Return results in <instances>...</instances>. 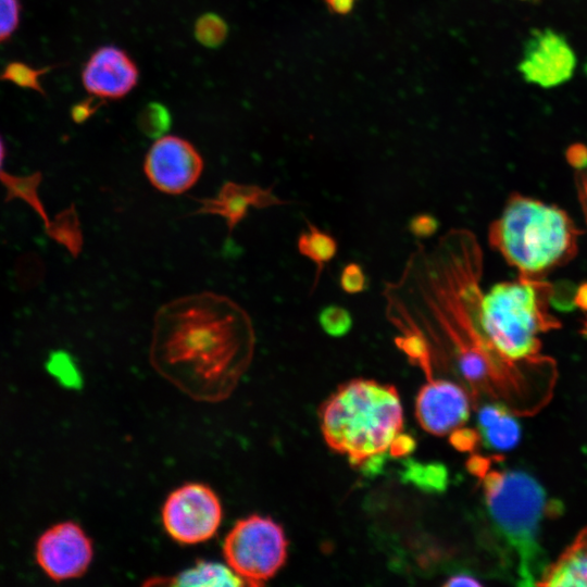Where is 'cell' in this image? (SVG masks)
Instances as JSON below:
<instances>
[{
    "label": "cell",
    "instance_id": "obj_8",
    "mask_svg": "<svg viewBox=\"0 0 587 587\" xmlns=\"http://www.w3.org/2000/svg\"><path fill=\"white\" fill-rule=\"evenodd\" d=\"M576 65V53L564 35L534 28L524 41L517 71L527 84L549 89L571 80Z\"/></svg>",
    "mask_w": 587,
    "mask_h": 587
},
{
    "label": "cell",
    "instance_id": "obj_27",
    "mask_svg": "<svg viewBox=\"0 0 587 587\" xmlns=\"http://www.w3.org/2000/svg\"><path fill=\"white\" fill-rule=\"evenodd\" d=\"M574 182L582 214L587 226V165L575 170Z\"/></svg>",
    "mask_w": 587,
    "mask_h": 587
},
{
    "label": "cell",
    "instance_id": "obj_31",
    "mask_svg": "<svg viewBox=\"0 0 587 587\" xmlns=\"http://www.w3.org/2000/svg\"><path fill=\"white\" fill-rule=\"evenodd\" d=\"M358 0H323L326 9L335 15H348L352 12Z\"/></svg>",
    "mask_w": 587,
    "mask_h": 587
},
{
    "label": "cell",
    "instance_id": "obj_24",
    "mask_svg": "<svg viewBox=\"0 0 587 587\" xmlns=\"http://www.w3.org/2000/svg\"><path fill=\"white\" fill-rule=\"evenodd\" d=\"M339 283L345 292L354 295L366 288L367 279L361 265L349 263L344 267Z\"/></svg>",
    "mask_w": 587,
    "mask_h": 587
},
{
    "label": "cell",
    "instance_id": "obj_36",
    "mask_svg": "<svg viewBox=\"0 0 587 587\" xmlns=\"http://www.w3.org/2000/svg\"><path fill=\"white\" fill-rule=\"evenodd\" d=\"M521 1H536V0H521Z\"/></svg>",
    "mask_w": 587,
    "mask_h": 587
},
{
    "label": "cell",
    "instance_id": "obj_30",
    "mask_svg": "<svg viewBox=\"0 0 587 587\" xmlns=\"http://www.w3.org/2000/svg\"><path fill=\"white\" fill-rule=\"evenodd\" d=\"M97 108L98 105L93 103L92 99L89 101L78 102L71 111L72 118L76 123H83L95 113Z\"/></svg>",
    "mask_w": 587,
    "mask_h": 587
},
{
    "label": "cell",
    "instance_id": "obj_15",
    "mask_svg": "<svg viewBox=\"0 0 587 587\" xmlns=\"http://www.w3.org/2000/svg\"><path fill=\"white\" fill-rule=\"evenodd\" d=\"M478 434L485 447L505 451L514 448L521 438V426L502 404L489 403L477 415Z\"/></svg>",
    "mask_w": 587,
    "mask_h": 587
},
{
    "label": "cell",
    "instance_id": "obj_11",
    "mask_svg": "<svg viewBox=\"0 0 587 587\" xmlns=\"http://www.w3.org/2000/svg\"><path fill=\"white\" fill-rule=\"evenodd\" d=\"M415 416L427 433L447 435L467 421L470 398L455 383L430 378L416 396Z\"/></svg>",
    "mask_w": 587,
    "mask_h": 587
},
{
    "label": "cell",
    "instance_id": "obj_12",
    "mask_svg": "<svg viewBox=\"0 0 587 587\" xmlns=\"http://www.w3.org/2000/svg\"><path fill=\"white\" fill-rule=\"evenodd\" d=\"M138 78L134 60L123 49L111 45L95 50L82 72L85 89L100 100L125 97L136 87Z\"/></svg>",
    "mask_w": 587,
    "mask_h": 587
},
{
    "label": "cell",
    "instance_id": "obj_17",
    "mask_svg": "<svg viewBox=\"0 0 587 587\" xmlns=\"http://www.w3.org/2000/svg\"><path fill=\"white\" fill-rule=\"evenodd\" d=\"M337 249V241L333 236L310 223L298 239L299 252L316 265V275H320L323 266L336 255Z\"/></svg>",
    "mask_w": 587,
    "mask_h": 587
},
{
    "label": "cell",
    "instance_id": "obj_19",
    "mask_svg": "<svg viewBox=\"0 0 587 587\" xmlns=\"http://www.w3.org/2000/svg\"><path fill=\"white\" fill-rule=\"evenodd\" d=\"M53 66L35 68L20 61L8 63L0 73V80L10 82L21 88L33 89L45 95L41 86V77L52 70Z\"/></svg>",
    "mask_w": 587,
    "mask_h": 587
},
{
    "label": "cell",
    "instance_id": "obj_7",
    "mask_svg": "<svg viewBox=\"0 0 587 587\" xmlns=\"http://www.w3.org/2000/svg\"><path fill=\"white\" fill-rule=\"evenodd\" d=\"M161 514L163 527L174 541L197 545L216 534L223 520V508L211 487L188 483L167 496Z\"/></svg>",
    "mask_w": 587,
    "mask_h": 587
},
{
    "label": "cell",
    "instance_id": "obj_25",
    "mask_svg": "<svg viewBox=\"0 0 587 587\" xmlns=\"http://www.w3.org/2000/svg\"><path fill=\"white\" fill-rule=\"evenodd\" d=\"M438 227V220L428 213L417 214L413 216L409 223L410 232L417 238H428L433 236Z\"/></svg>",
    "mask_w": 587,
    "mask_h": 587
},
{
    "label": "cell",
    "instance_id": "obj_10",
    "mask_svg": "<svg viewBox=\"0 0 587 587\" xmlns=\"http://www.w3.org/2000/svg\"><path fill=\"white\" fill-rule=\"evenodd\" d=\"M143 171L154 188L164 193L179 195L198 182L203 171V159L188 140L164 135L149 148Z\"/></svg>",
    "mask_w": 587,
    "mask_h": 587
},
{
    "label": "cell",
    "instance_id": "obj_16",
    "mask_svg": "<svg viewBox=\"0 0 587 587\" xmlns=\"http://www.w3.org/2000/svg\"><path fill=\"white\" fill-rule=\"evenodd\" d=\"M149 584L204 587L245 585L241 578L227 564L207 560H198L191 567L174 576L150 579Z\"/></svg>",
    "mask_w": 587,
    "mask_h": 587
},
{
    "label": "cell",
    "instance_id": "obj_18",
    "mask_svg": "<svg viewBox=\"0 0 587 587\" xmlns=\"http://www.w3.org/2000/svg\"><path fill=\"white\" fill-rule=\"evenodd\" d=\"M402 479L424 491H444L448 484V471L439 463H421L408 460L402 471Z\"/></svg>",
    "mask_w": 587,
    "mask_h": 587
},
{
    "label": "cell",
    "instance_id": "obj_23",
    "mask_svg": "<svg viewBox=\"0 0 587 587\" xmlns=\"http://www.w3.org/2000/svg\"><path fill=\"white\" fill-rule=\"evenodd\" d=\"M21 11L20 0H0V43L9 40L17 29Z\"/></svg>",
    "mask_w": 587,
    "mask_h": 587
},
{
    "label": "cell",
    "instance_id": "obj_34",
    "mask_svg": "<svg viewBox=\"0 0 587 587\" xmlns=\"http://www.w3.org/2000/svg\"><path fill=\"white\" fill-rule=\"evenodd\" d=\"M4 158H5V145L0 135V175L2 174V166L4 163Z\"/></svg>",
    "mask_w": 587,
    "mask_h": 587
},
{
    "label": "cell",
    "instance_id": "obj_32",
    "mask_svg": "<svg viewBox=\"0 0 587 587\" xmlns=\"http://www.w3.org/2000/svg\"><path fill=\"white\" fill-rule=\"evenodd\" d=\"M445 586H480L482 583L467 573H459L450 576L444 584Z\"/></svg>",
    "mask_w": 587,
    "mask_h": 587
},
{
    "label": "cell",
    "instance_id": "obj_26",
    "mask_svg": "<svg viewBox=\"0 0 587 587\" xmlns=\"http://www.w3.org/2000/svg\"><path fill=\"white\" fill-rule=\"evenodd\" d=\"M479 438V434L472 429H463L461 427L451 432L450 442L453 447L461 451L472 450Z\"/></svg>",
    "mask_w": 587,
    "mask_h": 587
},
{
    "label": "cell",
    "instance_id": "obj_5",
    "mask_svg": "<svg viewBox=\"0 0 587 587\" xmlns=\"http://www.w3.org/2000/svg\"><path fill=\"white\" fill-rule=\"evenodd\" d=\"M552 287L541 278L519 276L494 285L480 300V325L490 349L508 365L535 361L539 335L559 328L549 312Z\"/></svg>",
    "mask_w": 587,
    "mask_h": 587
},
{
    "label": "cell",
    "instance_id": "obj_9",
    "mask_svg": "<svg viewBox=\"0 0 587 587\" xmlns=\"http://www.w3.org/2000/svg\"><path fill=\"white\" fill-rule=\"evenodd\" d=\"M93 557L92 541L73 521L47 528L35 545V559L43 573L54 582L83 576Z\"/></svg>",
    "mask_w": 587,
    "mask_h": 587
},
{
    "label": "cell",
    "instance_id": "obj_13",
    "mask_svg": "<svg viewBox=\"0 0 587 587\" xmlns=\"http://www.w3.org/2000/svg\"><path fill=\"white\" fill-rule=\"evenodd\" d=\"M199 207L192 214H212L223 217L228 233H233L251 208L262 209L283 204L272 188H262L257 185L226 182L213 198L195 199Z\"/></svg>",
    "mask_w": 587,
    "mask_h": 587
},
{
    "label": "cell",
    "instance_id": "obj_22",
    "mask_svg": "<svg viewBox=\"0 0 587 587\" xmlns=\"http://www.w3.org/2000/svg\"><path fill=\"white\" fill-rule=\"evenodd\" d=\"M319 323L327 335L340 337L350 330L352 316L347 309L337 304H330L320 312Z\"/></svg>",
    "mask_w": 587,
    "mask_h": 587
},
{
    "label": "cell",
    "instance_id": "obj_20",
    "mask_svg": "<svg viewBox=\"0 0 587 587\" xmlns=\"http://www.w3.org/2000/svg\"><path fill=\"white\" fill-rule=\"evenodd\" d=\"M137 124L143 135L158 139L164 136L171 126L170 111L161 103L151 102L140 111Z\"/></svg>",
    "mask_w": 587,
    "mask_h": 587
},
{
    "label": "cell",
    "instance_id": "obj_2",
    "mask_svg": "<svg viewBox=\"0 0 587 587\" xmlns=\"http://www.w3.org/2000/svg\"><path fill=\"white\" fill-rule=\"evenodd\" d=\"M319 420L327 446L354 466L383 455L401 433L403 410L397 389L372 379H352L320 407Z\"/></svg>",
    "mask_w": 587,
    "mask_h": 587
},
{
    "label": "cell",
    "instance_id": "obj_3",
    "mask_svg": "<svg viewBox=\"0 0 587 587\" xmlns=\"http://www.w3.org/2000/svg\"><path fill=\"white\" fill-rule=\"evenodd\" d=\"M579 234L563 209L516 192L490 224L488 241L521 277L542 278L576 255Z\"/></svg>",
    "mask_w": 587,
    "mask_h": 587
},
{
    "label": "cell",
    "instance_id": "obj_21",
    "mask_svg": "<svg viewBox=\"0 0 587 587\" xmlns=\"http://www.w3.org/2000/svg\"><path fill=\"white\" fill-rule=\"evenodd\" d=\"M227 25L214 13L201 15L195 24L196 39L203 46L215 48L222 45L227 36Z\"/></svg>",
    "mask_w": 587,
    "mask_h": 587
},
{
    "label": "cell",
    "instance_id": "obj_1",
    "mask_svg": "<svg viewBox=\"0 0 587 587\" xmlns=\"http://www.w3.org/2000/svg\"><path fill=\"white\" fill-rule=\"evenodd\" d=\"M253 345L249 314L224 295H185L154 314L151 355L168 373L207 383L232 380L249 363Z\"/></svg>",
    "mask_w": 587,
    "mask_h": 587
},
{
    "label": "cell",
    "instance_id": "obj_4",
    "mask_svg": "<svg viewBox=\"0 0 587 587\" xmlns=\"http://www.w3.org/2000/svg\"><path fill=\"white\" fill-rule=\"evenodd\" d=\"M479 479L491 528L503 544L517 584L536 586L548 564L539 540L548 511L545 489L534 477L515 470L488 467Z\"/></svg>",
    "mask_w": 587,
    "mask_h": 587
},
{
    "label": "cell",
    "instance_id": "obj_28",
    "mask_svg": "<svg viewBox=\"0 0 587 587\" xmlns=\"http://www.w3.org/2000/svg\"><path fill=\"white\" fill-rule=\"evenodd\" d=\"M566 160L575 168L579 170L587 165V146L577 142L571 145L566 150Z\"/></svg>",
    "mask_w": 587,
    "mask_h": 587
},
{
    "label": "cell",
    "instance_id": "obj_29",
    "mask_svg": "<svg viewBox=\"0 0 587 587\" xmlns=\"http://www.w3.org/2000/svg\"><path fill=\"white\" fill-rule=\"evenodd\" d=\"M414 449V440L409 435L399 434L389 447V454L392 457H405Z\"/></svg>",
    "mask_w": 587,
    "mask_h": 587
},
{
    "label": "cell",
    "instance_id": "obj_6",
    "mask_svg": "<svg viewBox=\"0 0 587 587\" xmlns=\"http://www.w3.org/2000/svg\"><path fill=\"white\" fill-rule=\"evenodd\" d=\"M287 548L280 524L270 516L252 514L234 524L222 550L226 564L245 585L262 586L284 566Z\"/></svg>",
    "mask_w": 587,
    "mask_h": 587
},
{
    "label": "cell",
    "instance_id": "obj_33",
    "mask_svg": "<svg viewBox=\"0 0 587 587\" xmlns=\"http://www.w3.org/2000/svg\"><path fill=\"white\" fill-rule=\"evenodd\" d=\"M573 301L579 309L587 310V283L578 287Z\"/></svg>",
    "mask_w": 587,
    "mask_h": 587
},
{
    "label": "cell",
    "instance_id": "obj_14",
    "mask_svg": "<svg viewBox=\"0 0 587 587\" xmlns=\"http://www.w3.org/2000/svg\"><path fill=\"white\" fill-rule=\"evenodd\" d=\"M536 586L587 587V527L544 569Z\"/></svg>",
    "mask_w": 587,
    "mask_h": 587
},
{
    "label": "cell",
    "instance_id": "obj_35",
    "mask_svg": "<svg viewBox=\"0 0 587 587\" xmlns=\"http://www.w3.org/2000/svg\"><path fill=\"white\" fill-rule=\"evenodd\" d=\"M580 334L587 337V319L583 323V327L580 329Z\"/></svg>",
    "mask_w": 587,
    "mask_h": 587
}]
</instances>
